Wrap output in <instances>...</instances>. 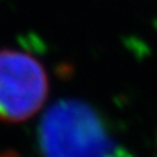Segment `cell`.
I'll use <instances>...</instances> for the list:
<instances>
[{"mask_svg":"<svg viewBox=\"0 0 157 157\" xmlns=\"http://www.w3.org/2000/svg\"><path fill=\"white\" fill-rule=\"evenodd\" d=\"M39 146L44 157H105L106 137L89 106L63 101L45 112Z\"/></svg>","mask_w":157,"mask_h":157,"instance_id":"obj_1","label":"cell"},{"mask_svg":"<svg viewBox=\"0 0 157 157\" xmlns=\"http://www.w3.org/2000/svg\"><path fill=\"white\" fill-rule=\"evenodd\" d=\"M47 96L48 76L35 57L0 50V121H28L41 111Z\"/></svg>","mask_w":157,"mask_h":157,"instance_id":"obj_2","label":"cell"}]
</instances>
